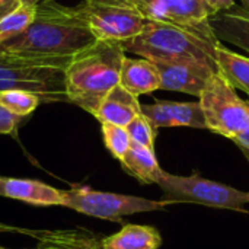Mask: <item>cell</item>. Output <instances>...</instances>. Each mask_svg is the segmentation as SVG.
<instances>
[{
  "label": "cell",
  "mask_w": 249,
  "mask_h": 249,
  "mask_svg": "<svg viewBox=\"0 0 249 249\" xmlns=\"http://www.w3.org/2000/svg\"><path fill=\"white\" fill-rule=\"evenodd\" d=\"M96 41L76 7L45 0L36 4V13L31 25L22 34L0 45V50L31 60L70 61L71 57Z\"/></svg>",
  "instance_id": "6da1fadb"
},
{
  "label": "cell",
  "mask_w": 249,
  "mask_h": 249,
  "mask_svg": "<svg viewBox=\"0 0 249 249\" xmlns=\"http://www.w3.org/2000/svg\"><path fill=\"white\" fill-rule=\"evenodd\" d=\"M125 51L121 42L96 41L70 58L64 69L67 102L95 115L104 98L120 85Z\"/></svg>",
  "instance_id": "7a4b0ae2"
},
{
  "label": "cell",
  "mask_w": 249,
  "mask_h": 249,
  "mask_svg": "<svg viewBox=\"0 0 249 249\" xmlns=\"http://www.w3.org/2000/svg\"><path fill=\"white\" fill-rule=\"evenodd\" d=\"M220 42L194 31L165 22L147 19L143 29L121 42L125 53L140 55L149 61H193L217 69L214 48Z\"/></svg>",
  "instance_id": "3957f363"
},
{
  "label": "cell",
  "mask_w": 249,
  "mask_h": 249,
  "mask_svg": "<svg viewBox=\"0 0 249 249\" xmlns=\"http://www.w3.org/2000/svg\"><path fill=\"white\" fill-rule=\"evenodd\" d=\"M69 61L31 60L0 50V92L26 90L39 96L41 102L67 101L64 69Z\"/></svg>",
  "instance_id": "277c9868"
},
{
  "label": "cell",
  "mask_w": 249,
  "mask_h": 249,
  "mask_svg": "<svg viewBox=\"0 0 249 249\" xmlns=\"http://www.w3.org/2000/svg\"><path fill=\"white\" fill-rule=\"evenodd\" d=\"M163 196L162 201L171 204H200L213 209L233 210L249 214V191H241L226 184L207 179L198 172L191 175H174L163 172L158 181Z\"/></svg>",
  "instance_id": "5b68a950"
},
{
  "label": "cell",
  "mask_w": 249,
  "mask_h": 249,
  "mask_svg": "<svg viewBox=\"0 0 249 249\" xmlns=\"http://www.w3.org/2000/svg\"><path fill=\"white\" fill-rule=\"evenodd\" d=\"M76 10L98 41L124 42L147 22L139 0H85Z\"/></svg>",
  "instance_id": "8992f818"
},
{
  "label": "cell",
  "mask_w": 249,
  "mask_h": 249,
  "mask_svg": "<svg viewBox=\"0 0 249 249\" xmlns=\"http://www.w3.org/2000/svg\"><path fill=\"white\" fill-rule=\"evenodd\" d=\"M198 99L209 131L233 140L249 127V102L238 96L222 73L212 76Z\"/></svg>",
  "instance_id": "52a82bcc"
},
{
  "label": "cell",
  "mask_w": 249,
  "mask_h": 249,
  "mask_svg": "<svg viewBox=\"0 0 249 249\" xmlns=\"http://www.w3.org/2000/svg\"><path fill=\"white\" fill-rule=\"evenodd\" d=\"M63 206L82 214L111 222H120L127 216L139 213L162 212L168 207L162 200L156 201L134 196L98 191L82 185L64 190Z\"/></svg>",
  "instance_id": "ba28073f"
},
{
  "label": "cell",
  "mask_w": 249,
  "mask_h": 249,
  "mask_svg": "<svg viewBox=\"0 0 249 249\" xmlns=\"http://www.w3.org/2000/svg\"><path fill=\"white\" fill-rule=\"evenodd\" d=\"M144 16L194 31L203 36L217 39L210 28V10L201 0H139Z\"/></svg>",
  "instance_id": "9c48e42d"
},
{
  "label": "cell",
  "mask_w": 249,
  "mask_h": 249,
  "mask_svg": "<svg viewBox=\"0 0 249 249\" xmlns=\"http://www.w3.org/2000/svg\"><path fill=\"white\" fill-rule=\"evenodd\" d=\"M160 76V89L200 96L217 69L193 61H152Z\"/></svg>",
  "instance_id": "30bf717a"
},
{
  "label": "cell",
  "mask_w": 249,
  "mask_h": 249,
  "mask_svg": "<svg viewBox=\"0 0 249 249\" xmlns=\"http://www.w3.org/2000/svg\"><path fill=\"white\" fill-rule=\"evenodd\" d=\"M142 114L158 130L162 127H191L207 130L198 102H175L156 99L155 104L142 105Z\"/></svg>",
  "instance_id": "8fae6325"
},
{
  "label": "cell",
  "mask_w": 249,
  "mask_h": 249,
  "mask_svg": "<svg viewBox=\"0 0 249 249\" xmlns=\"http://www.w3.org/2000/svg\"><path fill=\"white\" fill-rule=\"evenodd\" d=\"M140 114L142 104L139 102V98L130 93L121 85H117L104 98L93 117L101 124L127 127Z\"/></svg>",
  "instance_id": "7c38bea8"
},
{
  "label": "cell",
  "mask_w": 249,
  "mask_h": 249,
  "mask_svg": "<svg viewBox=\"0 0 249 249\" xmlns=\"http://www.w3.org/2000/svg\"><path fill=\"white\" fill-rule=\"evenodd\" d=\"M1 196L28 204L45 207L63 206L64 203V190H57L41 181L22 178H4Z\"/></svg>",
  "instance_id": "4fadbf2b"
},
{
  "label": "cell",
  "mask_w": 249,
  "mask_h": 249,
  "mask_svg": "<svg viewBox=\"0 0 249 249\" xmlns=\"http://www.w3.org/2000/svg\"><path fill=\"white\" fill-rule=\"evenodd\" d=\"M210 28L219 42L236 45L249 53V13L239 6L212 15Z\"/></svg>",
  "instance_id": "5bb4252c"
},
{
  "label": "cell",
  "mask_w": 249,
  "mask_h": 249,
  "mask_svg": "<svg viewBox=\"0 0 249 249\" xmlns=\"http://www.w3.org/2000/svg\"><path fill=\"white\" fill-rule=\"evenodd\" d=\"M120 85L139 98L160 89V76L152 61L125 57L120 71Z\"/></svg>",
  "instance_id": "9a60e30c"
},
{
  "label": "cell",
  "mask_w": 249,
  "mask_h": 249,
  "mask_svg": "<svg viewBox=\"0 0 249 249\" xmlns=\"http://www.w3.org/2000/svg\"><path fill=\"white\" fill-rule=\"evenodd\" d=\"M162 236L158 229L143 225H125L120 232L104 236V249H159Z\"/></svg>",
  "instance_id": "2e32d148"
},
{
  "label": "cell",
  "mask_w": 249,
  "mask_h": 249,
  "mask_svg": "<svg viewBox=\"0 0 249 249\" xmlns=\"http://www.w3.org/2000/svg\"><path fill=\"white\" fill-rule=\"evenodd\" d=\"M121 166L142 184H158L165 172L156 158L155 150L131 143L130 150L123 158Z\"/></svg>",
  "instance_id": "e0dca14e"
},
{
  "label": "cell",
  "mask_w": 249,
  "mask_h": 249,
  "mask_svg": "<svg viewBox=\"0 0 249 249\" xmlns=\"http://www.w3.org/2000/svg\"><path fill=\"white\" fill-rule=\"evenodd\" d=\"M214 61L217 71L235 88L249 96V57L241 55L220 44L214 48Z\"/></svg>",
  "instance_id": "ac0fdd59"
},
{
  "label": "cell",
  "mask_w": 249,
  "mask_h": 249,
  "mask_svg": "<svg viewBox=\"0 0 249 249\" xmlns=\"http://www.w3.org/2000/svg\"><path fill=\"white\" fill-rule=\"evenodd\" d=\"M36 6L19 4L12 12L0 16V45L22 34L34 20Z\"/></svg>",
  "instance_id": "d6986e66"
},
{
  "label": "cell",
  "mask_w": 249,
  "mask_h": 249,
  "mask_svg": "<svg viewBox=\"0 0 249 249\" xmlns=\"http://www.w3.org/2000/svg\"><path fill=\"white\" fill-rule=\"evenodd\" d=\"M41 99L35 93L26 90H4L0 92V105L18 117H28L39 107Z\"/></svg>",
  "instance_id": "ffe728a7"
},
{
  "label": "cell",
  "mask_w": 249,
  "mask_h": 249,
  "mask_svg": "<svg viewBox=\"0 0 249 249\" xmlns=\"http://www.w3.org/2000/svg\"><path fill=\"white\" fill-rule=\"evenodd\" d=\"M102 127V139L105 147L112 155V158L123 160L127 152L131 147V139L125 127L114 125V124H101Z\"/></svg>",
  "instance_id": "44dd1931"
},
{
  "label": "cell",
  "mask_w": 249,
  "mask_h": 249,
  "mask_svg": "<svg viewBox=\"0 0 249 249\" xmlns=\"http://www.w3.org/2000/svg\"><path fill=\"white\" fill-rule=\"evenodd\" d=\"M125 128L128 131L131 143L155 150V139H156L158 130L152 125V123L143 114L137 115Z\"/></svg>",
  "instance_id": "7402d4cb"
},
{
  "label": "cell",
  "mask_w": 249,
  "mask_h": 249,
  "mask_svg": "<svg viewBox=\"0 0 249 249\" xmlns=\"http://www.w3.org/2000/svg\"><path fill=\"white\" fill-rule=\"evenodd\" d=\"M22 121V117L12 114L0 105V134H13Z\"/></svg>",
  "instance_id": "603a6c76"
},
{
  "label": "cell",
  "mask_w": 249,
  "mask_h": 249,
  "mask_svg": "<svg viewBox=\"0 0 249 249\" xmlns=\"http://www.w3.org/2000/svg\"><path fill=\"white\" fill-rule=\"evenodd\" d=\"M201 1L207 6L212 15L225 12L235 6V0H201Z\"/></svg>",
  "instance_id": "cb8c5ba5"
},
{
  "label": "cell",
  "mask_w": 249,
  "mask_h": 249,
  "mask_svg": "<svg viewBox=\"0 0 249 249\" xmlns=\"http://www.w3.org/2000/svg\"><path fill=\"white\" fill-rule=\"evenodd\" d=\"M232 142L241 149V152L245 155V158L248 159L249 162V127L242 133V134H239L236 139H233Z\"/></svg>",
  "instance_id": "d4e9b609"
},
{
  "label": "cell",
  "mask_w": 249,
  "mask_h": 249,
  "mask_svg": "<svg viewBox=\"0 0 249 249\" xmlns=\"http://www.w3.org/2000/svg\"><path fill=\"white\" fill-rule=\"evenodd\" d=\"M20 1L22 0H1V3H0V16L12 12L15 7H18L20 4Z\"/></svg>",
  "instance_id": "484cf974"
},
{
  "label": "cell",
  "mask_w": 249,
  "mask_h": 249,
  "mask_svg": "<svg viewBox=\"0 0 249 249\" xmlns=\"http://www.w3.org/2000/svg\"><path fill=\"white\" fill-rule=\"evenodd\" d=\"M0 232H19V233H26V229H19V228H13V226H6L0 223ZM0 249H7L0 245Z\"/></svg>",
  "instance_id": "4316f807"
},
{
  "label": "cell",
  "mask_w": 249,
  "mask_h": 249,
  "mask_svg": "<svg viewBox=\"0 0 249 249\" xmlns=\"http://www.w3.org/2000/svg\"><path fill=\"white\" fill-rule=\"evenodd\" d=\"M42 1H45V0H22L20 3L22 4H29V6H36V4H39Z\"/></svg>",
  "instance_id": "83f0119b"
},
{
  "label": "cell",
  "mask_w": 249,
  "mask_h": 249,
  "mask_svg": "<svg viewBox=\"0 0 249 249\" xmlns=\"http://www.w3.org/2000/svg\"><path fill=\"white\" fill-rule=\"evenodd\" d=\"M241 3H242V7L249 13V0H241Z\"/></svg>",
  "instance_id": "f1b7e54d"
},
{
  "label": "cell",
  "mask_w": 249,
  "mask_h": 249,
  "mask_svg": "<svg viewBox=\"0 0 249 249\" xmlns=\"http://www.w3.org/2000/svg\"><path fill=\"white\" fill-rule=\"evenodd\" d=\"M3 177H0V196H1V191H3Z\"/></svg>",
  "instance_id": "f546056e"
},
{
  "label": "cell",
  "mask_w": 249,
  "mask_h": 249,
  "mask_svg": "<svg viewBox=\"0 0 249 249\" xmlns=\"http://www.w3.org/2000/svg\"><path fill=\"white\" fill-rule=\"evenodd\" d=\"M0 3H1V0H0Z\"/></svg>",
  "instance_id": "4dcf8cb0"
},
{
  "label": "cell",
  "mask_w": 249,
  "mask_h": 249,
  "mask_svg": "<svg viewBox=\"0 0 249 249\" xmlns=\"http://www.w3.org/2000/svg\"><path fill=\"white\" fill-rule=\"evenodd\" d=\"M35 249H38V248H35Z\"/></svg>",
  "instance_id": "1f68e13d"
}]
</instances>
